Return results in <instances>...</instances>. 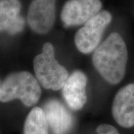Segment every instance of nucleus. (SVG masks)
I'll return each instance as SVG.
<instances>
[{
    "label": "nucleus",
    "mask_w": 134,
    "mask_h": 134,
    "mask_svg": "<svg viewBox=\"0 0 134 134\" xmlns=\"http://www.w3.org/2000/svg\"><path fill=\"white\" fill-rule=\"evenodd\" d=\"M128 52L119 34L111 33L92 54V63L102 77L110 84H117L124 78Z\"/></svg>",
    "instance_id": "obj_1"
},
{
    "label": "nucleus",
    "mask_w": 134,
    "mask_h": 134,
    "mask_svg": "<svg viewBox=\"0 0 134 134\" xmlns=\"http://www.w3.org/2000/svg\"><path fill=\"white\" fill-rule=\"evenodd\" d=\"M19 0H0V32L14 35L20 33L25 27V19L19 15Z\"/></svg>",
    "instance_id": "obj_10"
},
{
    "label": "nucleus",
    "mask_w": 134,
    "mask_h": 134,
    "mask_svg": "<svg viewBox=\"0 0 134 134\" xmlns=\"http://www.w3.org/2000/svg\"><path fill=\"white\" fill-rule=\"evenodd\" d=\"M87 77L81 71L76 70L69 75L62 87V95L69 109L79 110L87 101Z\"/></svg>",
    "instance_id": "obj_9"
},
{
    "label": "nucleus",
    "mask_w": 134,
    "mask_h": 134,
    "mask_svg": "<svg viewBox=\"0 0 134 134\" xmlns=\"http://www.w3.org/2000/svg\"><path fill=\"white\" fill-rule=\"evenodd\" d=\"M96 133L97 134H119V131L116 130L115 127L110 125H99L96 129Z\"/></svg>",
    "instance_id": "obj_12"
},
{
    "label": "nucleus",
    "mask_w": 134,
    "mask_h": 134,
    "mask_svg": "<svg viewBox=\"0 0 134 134\" xmlns=\"http://www.w3.org/2000/svg\"><path fill=\"white\" fill-rule=\"evenodd\" d=\"M0 86H1V84H0Z\"/></svg>",
    "instance_id": "obj_13"
},
{
    "label": "nucleus",
    "mask_w": 134,
    "mask_h": 134,
    "mask_svg": "<svg viewBox=\"0 0 134 134\" xmlns=\"http://www.w3.org/2000/svg\"><path fill=\"white\" fill-rule=\"evenodd\" d=\"M112 114L120 126L125 128L133 127L134 83H129L117 92L113 101Z\"/></svg>",
    "instance_id": "obj_7"
},
{
    "label": "nucleus",
    "mask_w": 134,
    "mask_h": 134,
    "mask_svg": "<svg viewBox=\"0 0 134 134\" xmlns=\"http://www.w3.org/2000/svg\"><path fill=\"white\" fill-rule=\"evenodd\" d=\"M54 134H67L73 127L74 117L66 107L57 99L47 100L42 108Z\"/></svg>",
    "instance_id": "obj_8"
},
{
    "label": "nucleus",
    "mask_w": 134,
    "mask_h": 134,
    "mask_svg": "<svg viewBox=\"0 0 134 134\" xmlns=\"http://www.w3.org/2000/svg\"><path fill=\"white\" fill-rule=\"evenodd\" d=\"M101 8L100 0H69L63 7L60 18L66 28L85 24Z\"/></svg>",
    "instance_id": "obj_5"
},
{
    "label": "nucleus",
    "mask_w": 134,
    "mask_h": 134,
    "mask_svg": "<svg viewBox=\"0 0 134 134\" xmlns=\"http://www.w3.org/2000/svg\"><path fill=\"white\" fill-rule=\"evenodd\" d=\"M112 15L107 10H101L88 20L75 36L76 48L83 54H90L99 46L106 28L112 21Z\"/></svg>",
    "instance_id": "obj_4"
},
{
    "label": "nucleus",
    "mask_w": 134,
    "mask_h": 134,
    "mask_svg": "<svg viewBox=\"0 0 134 134\" xmlns=\"http://www.w3.org/2000/svg\"><path fill=\"white\" fill-rule=\"evenodd\" d=\"M48 125L42 108L34 107L30 111L24 125V134H48Z\"/></svg>",
    "instance_id": "obj_11"
},
{
    "label": "nucleus",
    "mask_w": 134,
    "mask_h": 134,
    "mask_svg": "<svg viewBox=\"0 0 134 134\" xmlns=\"http://www.w3.org/2000/svg\"><path fill=\"white\" fill-rule=\"evenodd\" d=\"M56 16V0H33L29 6L27 21L36 33L45 34L52 29Z\"/></svg>",
    "instance_id": "obj_6"
},
{
    "label": "nucleus",
    "mask_w": 134,
    "mask_h": 134,
    "mask_svg": "<svg viewBox=\"0 0 134 134\" xmlns=\"http://www.w3.org/2000/svg\"><path fill=\"white\" fill-rule=\"evenodd\" d=\"M41 94L36 77L26 71L10 74L0 86V101L3 103L19 99L25 106L31 107L38 102Z\"/></svg>",
    "instance_id": "obj_2"
},
{
    "label": "nucleus",
    "mask_w": 134,
    "mask_h": 134,
    "mask_svg": "<svg viewBox=\"0 0 134 134\" xmlns=\"http://www.w3.org/2000/svg\"><path fill=\"white\" fill-rule=\"evenodd\" d=\"M33 65L35 77L45 89L54 91L62 89L69 77V72L56 60L52 43L43 45L42 52L34 58Z\"/></svg>",
    "instance_id": "obj_3"
}]
</instances>
